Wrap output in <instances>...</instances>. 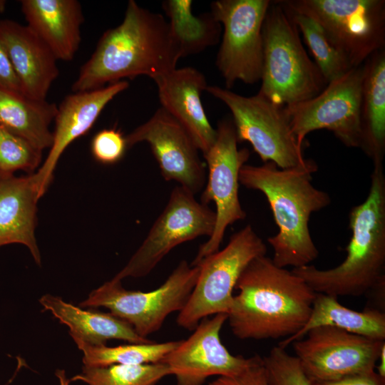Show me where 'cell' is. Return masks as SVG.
<instances>
[{
    "label": "cell",
    "mask_w": 385,
    "mask_h": 385,
    "mask_svg": "<svg viewBox=\"0 0 385 385\" xmlns=\"http://www.w3.org/2000/svg\"><path fill=\"white\" fill-rule=\"evenodd\" d=\"M180 58L168 21L130 0L123 21L103 34L81 66L72 91L95 90L140 75L155 81L175 69Z\"/></svg>",
    "instance_id": "obj_1"
},
{
    "label": "cell",
    "mask_w": 385,
    "mask_h": 385,
    "mask_svg": "<svg viewBox=\"0 0 385 385\" xmlns=\"http://www.w3.org/2000/svg\"><path fill=\"white\" fill-rule=\"evenodd\" d=\"M227 320L241 339L289 337L311 314L315 292L292 270L274 265L265 255L252 260L240 274Z\"/></svg>",
    "instance_id": "obj_2"
},
{
    "label": "cell",
    "mask_w": 385,
    "mask_h": 385,
    "mask_svg": "<svg viewBox=\"0 0 385 385\" xmlns=\"http://www.w3.org/2000/svg\"><path fill=\"white\" fill-rule=\"evenodd\" d=\"M317 169L316 163L282 169L266 162L260 166L245 164L240 170V183L262 192L271 208L278 232L267 242L277 267L309 265L319 255L309 222L313 212L330 205L331 197L312 183V174Z\"/></svg>",
    "instance_id": "obj_3"
},
{
    "label": "cell",
    "mask_w": 385,
    "mask_h": 385,
    "mask_svg": "<svg viewBox=\"0 0 385 385\" xmlns=\"http://www.w3.org/2000/svg\"><path fill=\"white\" fill-rule=\"evenodd\" d=\"M351 237L346 257L338 266L293 268L317 293L338 297H360L385 285V175L383 164L374 165L366 200L349 215Z\"/></svg>",
    "instance_id": "obj_4"
},
{
    "label": "cell",
    "mask_w": 385,
    "mask_h": 385,
    "mask_svg": "<svg viewBox=\"0 0 385 385\" xmlns=\"http://www.w3.org/2000/svg\"><path fill=\"white\" fill-rule=\"evenodd\" d=\"M262 36L259 93L286 107L309 100L325 88L327 83L303 47L297 26L279 1L271 2Z\"/></svg>",
    "instance_id": "obj_5"
},
{
    "label": "cell",
    "mask_w": 385,
    "mask_h": 385,
    "mask_svg": "<svg viewBox=\"0 0 385 385\" xmlns=\"http://www.w3.org/2000/svg\"><path fill=\"white\" fill-rule=\"evenodd\" d=\"M289 11L306 15L323 29L352 68L384 49V0H286Z\"/></svg>",
    "instance_id": "obj_6"
},
{
    "label": "cell",
    "mask_w": 385,
    "mask_h": 385,
    "mask_svg": "<svg viewBox=\"0 0 385 385\" xmlns=\"http://www.w3.org/2000/svg\"><path fill=\"white\" fill-rule=\"evenodd\" d=\"M200 267L180 262L167 279L150 292L128 290L113 278L93 290L81 302L82 307H105L129 324L135 333L146 338L158 331L167 317L180 312L195 285Z\"/></svg>",
    "instance_id": "obj_7"
},
{
    "label": "cell",
    "mask_w": 385,
    "mask_h": 385,
    "mask_svg": "<svg viewBox=\"0 0 385 385\" xmlns=\"http://www.w3.org/2000/svg\"><path fill=\"white\" fill-rule=\"evenodd\" d=\"M266 252L265 242L251 225L234 233L222 250L196 265L200 267L198 277L186 304L179 312L178 324L194 330L204 318L227 314L242 271L252 260Z\"/></svg>",
    "instance_id": "obj_8"
},
{
    "label": "cell",
    "mask_w": 385,
    "mask_h": 385,
    "mask_svg": "<svg viewBox=\"0 0 385 385\" xmlns=\"http://www.w3.org/2000/svg\"><path fill=\"white\" fill-rule=\"evenodd\" d=\"M205 91L230 109L238 142L250 143L264 163L272 162L282 169L315 163L304 158L284 107L259 92L247 97L217 86H207Z\"/></svg>",
    "instance_id": "obj_9"
},
{
    "label": "cell",
    "mask_w": 385,
    "mask_h": 385,
    "mask_svg": "<svg viewBox=\"0 0 385 385\" xmlns=\"http://www.w3.org/2000/svg\"><path fill=\"white\" fill-rule=\"evenodd\" d=\"M269 0H217L211 13L223 27L216 66L227 89L236 81L254 84L261 79L263 24Z\"/></svg>",
    "instance_id": "obj_10"
},
{
    "label": "cell",
    "mask_w": 385,
    "mask_h": 385,
    "mask_svg": "<svg viewBox=\"0 0 385 385\" xmlns=\"http://www.w3.org/2000/svg\"><path fill=\"white\" fill-rule=\"evenodd\" d=\"M364 65L354 68L327 84L314 97L284 107L291 129L303 148L306 135L326 129L346 147L363 145L361 118Z\"/></svg>",
    "instance_id": "obj_11"
},
{
    "label": "cell",
    "mask_w": 385,
    "mask_h": 385,
    "mask_svg": "<svg viewBox=\"0 0 385 385\" xmlns=\"http://www.w3.org/2000/svg\"><path fill=\"white\" fill-rule=\"evenodd\" d=\"M216 130L214 144L203 155L208 173L200 197V202L205 205L215 203V224L211 236L199 247L190 264L192 266L218 251L227 227L246 217L239 199V175L250 157V151L247 148L238 149L232 119H222Z\"/></svg>",
    "instance_id": "obj_12"
},
{
    "label": "cell",
    "mask_w": 385,
    "mask_h": 385,
    "mask_svg": "<svg viewBox=\"0 0 385 385\" xmlns=\"http://www.w3.org/2000/svg\"><path fill=\"white\" fill-rule=\"evenodd\" d=\"M215 224L214 210L198 202L188 190L175 187L143 243L113 279L148 274L174 247L200 236L210 237Z\"/></svg>",
    "instance_id": "obj_13"
},
{
    "label": "cell",
    "mask_w": 385,
    "mask_h": 385,
    "mask_svg": "<svg viewBox=\"0 0 385 385\" xmlns=\"http://www.w3.org/2000/svg\"><path fill=\"white\" fill-rule=\"evenodd\" d=\"M292 344L303 371L314 383L374 371L385 342L319 326Z\"/></svg>",
    "instance_id": "obj_14"
},
{
    "label": "cell",
    "mask_w": 385,
    "mask_h": 385,
    "mask_svg": "<svg viewBox=\"0 0 385 385\" xmlns=\"http://www.w3.org/2000/svg\"><path fill=\"white\" fill-rule=\"evenodd\" d=\"M125 140L128 148L140 142L149 144L165 180L175 181L194 195L202 190L207 175L200 150L187 130L161 107Z\"/></svg>",
    "instance_id": "obj_15"
},
{
    "label": "cell",
    "mask_w": 385,
    "mask_h": 385,
    "mask_svg": "<svg viewBox=\"0 0 385 385\" xmlns=\"http://www.w3.org/2000/svg\"><path fill=\"white\" fill-rule=\"evenodd\" d=\"M227 314L202 319L193 333L162 360L176 379L177 385H203L212 376L233 377L255 363L259 355L250 358L233 356L222 344L220 332Z\"/></svg>",
    "instance_id": "obj_16"
},
{
    "label": "cell",
    "mask_w": 385,
    "mask_h": 385,
    "mask_svg": "<svg viewBox=\"0 0 385 385\" xmlns=\"http://www.w3.org/2000/svg\"><path fill=\"white\" fill-rule=\"evenodd\" d=\"M128 86V82L122 80L101 88L73 92L62 101L54 119L52 145L42 165L34 173L41 196L51 183L58 161L66 148L89 131L106 105Z\"/></svg>",
    "instance_id": "obj_17"
},
{
    "label": "cell",
    "mask_w": 385,
    "mask_h": 385,
    "mask_svg": "<svg viewBox=\"0 0 385 385\" xmlns=\"http://www.w3.org/2000/svg\"><path fill=\"white\" fill-rule=\"evenodd\" d=\"M161 108L190 134L205 154L214 144L217 130L210 124L201 102L207 86L205 76L195 68H175L154 81Z\"/></svg>",
    "instance_id": "obj_18"
},
{
    "label": "cell",
    "mask_w": 385,
    "mask_h": 385,
    "mask_svg": "<svg viewBox=\"0 0 385 385\" xmlns=\"http://www.w3.org/2000/svg\"><path fill=\"white\" fill-rule=\"evenodd\" d=\"M2 40L25 95L46 100L59 70L57 58L44 42L27 26L0 19Z\"/></svg>",
    "instance_id": "obj_19"
},
{
    "label": "cell",
    "mask_w": 385,
    "mask_h": 385,
    "mask_svg": "<svg viewBox=\"0 0 385 385\" xmlns=\"http://www.w3.org/2000/svg\"><path fill=\"white\" fill-rule=\"evenodd\" d=\"M27 26L44 42L57 60L72 61L81 41L84 21L77 0H21Z\"/></svg>",
    "instance_id": "obj_20"
},
{
    "label": "cell",
    "mask_w": 385,
    "mask_h": 385,
    "mask_svg": "<svg viewBox=\"0 0 385 385\" xmlns=\"http://www.w3.org/2000/svg\"><path fill=\"white\" fill-rule=\"evenodd\" d=\"M41 197L34 173L22 177L0 175V247L24 245L39 265L35 228L37 202Z\"/></svg>",
    "instance_id": "obj_21"
},
{
    "label": "cell",
    "mask_w": 385,
    "mask_h": 385,
    "mask_svg": "<svg viewBox=\"0 0 385 385\" xmlns=\"http://www.w3.org/2000/svg\"><path fill=\"white\" fill-rule=\"evenodd\" d=\"M39 302L43 311H50L61 324L68 327L76 344L100 346L106 345L109 339L132 344L153 342L138 336L129 324L110 312L85 310L51 294L42 296Z\"/></svg>",
    "instance_id": "obj_22"
},
{
    "label": "cell",
    "mask_w": 385,
    "mask_h": 385,
    "mask_svg": "<svg viewBox=\"0 0 385 385\" xmlns=\"http://www.w3.org/2000/svg\"><path fill=\"white\" fill-rule=\"evenodd\" d=\"M361 118L362 150L374 165L383 163L385 152V51L379 50L364 64Z\"/></svg>",
    "instance_id": "obj_23"
},
{
    "label": "cell",
    "mask_w": 385,
    "mask_h": 385,
    "mask_svg": "<svg viewBox=\"0 0 385 385\" xmlns=\"http://www.w3.org/2000/svg\"><path fill=\"white\" fill-rule=\"evenodd\" d=\"M58 106L46 100L0 89V125L43 150L51 147Z\"/></svg>",
    "instance_id": "obj_24"
},
{
    "label": "cell",
    "mask_w": 385,
    "mask_h": 385,
    "mask_svg": "<svg viewBox=\"0 0 385 385\" xmlns=\"http://www.w3.org/2000/svg\"><path fill=\"white\" fill-rule=\"evenodd\" d=\"M319 326H332L368 338L385 339L384 312L376 308L354 311L342 305L336 297L317 293L307 323L297 334L285 338L278 346L285 349L303 338L309 330Z\"/></svg>",
    "instance_id": "obj_25"
},
{
    "label": "cell",
    "mask_w": 385,
    "mask_h": 385,
    "mask_svg": "<svg viewBox=\"0 0 385 385\" xmlns=\"http://www.w3.org/2000/svg\"><path fill=\"white\" fill-rule=\"evenodd\" d=\"M192 5L191 0H166L162 3L180 58L199 53L217 44L221 36L222 25L212 13L195 16Z\"/></svg>",
    "instance_id": "obj_26"
},
{
    "label": "cell",
    "mask_w": 385,
    "mask_h": 385,
    "mask_svg": "<svg viewBox=\"0 0 385 385\" xmlns=\"http://www.w3.org/2000/svg\"><path fill=\"white\" fill-rule=\"evenodd\" d=\"M180 341L161 343L151 342L107 346L76 344L83 353V365L105 366L112 364H145L161 362Z\"/></svg>",
    "instance_id": "obj_27"
},
{
    "label": "cell",
    "mask_w": 385,
    "mask_h": 385,
    "mask_svg": "<svg viewBox=\"0 0 385 385\" xmlns=\"http://www.w3.org/2000/svg\"><path fill=\"white\" fill-rule=\"evenodd\" d=\"M169 375H172L170 368L162 362L105 366L83 365L81 373L70 381H81L88 385H156Z\"/></svg>",
    "instance_id": "obj_28"
},
{
    "label": "cell",
    "mask_w": 385,
    "mask_h": 385,
    "mask_svg": "<svg viewBox=\"0 0 385 385\" xmlns=\"http://www.w3.org/2000/svg\"><path fill=\"white\" fill-rule=\"evenodd\" d=\"M287 10L298 30L302 32L315 64L327 83L354 68L346 57L332 43L315 20L306 15Z\"/></svg>",
    "instance_id": "obj_29"
},
{
    "label": "cell",
    "mask_w": 385,
    "mask_h": 385,
    "mask_svg": "<svg viewBox=\"0 0 385 385\" xmlns=\"http://www.w3.org/2000/svg\"><path fill=\"white\" fill-rule=\"evenodd\" d=\"M42 160V150L0 125V175L18 170L34 173Z\"/></svg>",
    "instance_id": "obj_30"
},
{
    "label": "cell",
    "mask_w": 385,
    "mask_h": 385,
    "mask_svg": "<svg viewBox=\"0 0 385 385\" xmlns=\"http://www.w3.org/2000/svg\"><path fill=\"white\" fill-rule=\"evenodd\" d=\"M262 359L267 385H312L298 359L285 349L274 346Z\"/></svg>",
    "instance_id": "obj_31"
},
{
    "label": "cell",
    "mask_w": 385,
    "mask_h": 385,
    "mask_svg": "<svg viewBox=\"0 0 385 385\" xmlns=\"http://www.w3.org/2000/svg\"><path fill=\"white\" fill-rule=\"evenodd\" d=\"M91 153L99 163L112 165L123 157L128 148L125 136L115 128H106L98 132L91 141Z\"/></svg>",
    "instance_id": "obj_32"
},
{
    "label": "cell",
    "mask_w": 385,
    "mask_h": 385,
    "mask_svg": "<svg viewBox=\"0 0 385 385\" xmlns=\"http://www.w3.org/2000/svg\"><path fill=\"white\" fill-rule=\"evenodd\" d=\"M0 89L24 94L6 47L0 38Z\"/></svg>",
    "instance_id": "obj_33"
},
{
    "label": "cell",
    "mask_w": 385,
    "mask_h": 385,
    "mask_svg": "<svg viewBox=\"0 0 385 385\" xmlns=\"http://www.w3.org/2000/svg\"><path fill=\"white\" fill-rule=\"evenodd\" d=\"M312 385H385V377L372 371L351 374L331 381L314 382Z\"/></svg>",
    "instance_id": "obj_34"
},
{
    "label": "cell",
    "mask_w": 385,
    "mask_h": 385,
    "mask_svg": "<svg viewBox=\"0 0 385 385\" xmlns=\"http://www.w3.org/2000/svg\"><path fill=\"white\" fill-rule=\"evenodd\" d=\"M385 344L383 346L379 359L380 361L379 365L376 366V368L378 370L377 373L381 375V376L385 377Z\"/></svg>",
    "instance_id": "obj_35"
},
{
    "label": "cell",
    "mask_w": 385,
    "mask_h": 385,
    "mask_svg": "<svg viewBox=\"0 0 385 385\" xmlns=\"http://www.w3.org/2000/svg\"><path fill=\"white\" fill-rule=\"evenodd\" d=\"M55 375L58 379L59 385H69L71 381L70 379H68L65 370L57 369L55 371Z\"/></svg>",
    "instance_id": "obj_36"
}]
</instances>
